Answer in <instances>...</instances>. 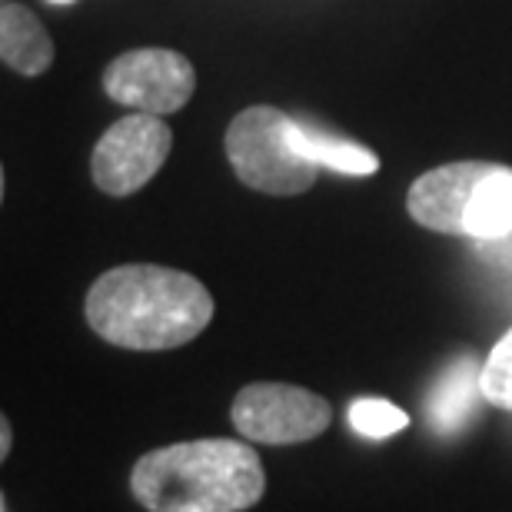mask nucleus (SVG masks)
Returning a JSON list of instances; mask_svg holds the SVG:
<instances>
[{"instance_id": "obj_1", "label": "nucleus", "mask_w": 512, "mask_h": 512, "mask_svg": "<svg viewBox=\"0 0 512 512\" xmlns=\"http://www.w3.org/2000/svg\"><path fill=\"white\" fill-rule=\"evenodd\" d=\"M87 323L100 340L160 353L197 340L213 320V296L197 276L157 263L107 270L87 293Z\"/></svg>"}, {"instance_id": "obj_2", "label": "nucleus", "mask_w": 512, "mask_h": 512, "mask_svg": "<svg viewBox=\"0 0 512 512\" xmlns=\"http://www.w3.org/2000/svg\"><path fill=\"white\" fill-rule=\"evenodd\" d=\"M260 456L237 439H193L150 449L130 473L147 512H243L263 499Z\"/></svg>"}, {"instance_id": "obj_3", "label": "nucleus", "mask_w": 512, "mask_h": 512, "mask_svg": "<svg viewBox=\"0 0 512 512\" xmlns=\"http://www.w3.org/2000/svg\"><path fill=\"white\" fill-rule=\"evenodd\" d=\"M230 167L250 190L270 197H296L316 183L320 163L293 143V117L276 107H247L233 117L223 137Z\"/></svg>"}, {"instance_id": "obj_4", "label": "nucleus", "mask_w": 512, "mask_h": 512, "mask_svg": "<svg viewBox=\"0 0 512 512\" xmlns=\"http://www.w3.org/2000/svg\"><path fill=\"white\" fill-rule=\"evenodd\" d=\"M233 426L240 436L266 446L310 443L330 429L333 406L320 393L290 383H250L233 399Z\"/></svg>"}, {"instance_id": "obj_5", "label": "nucleus", "mask_w": 512, "mask_h": 512, "mask_svg": "<svg viewBox=\"0 0 512 512\" xmlns=\"http://www.w3.org/2000/svg\"><path fill=\"white\" fill-rule=\"evenodd\" d=\"M104 90L117 104L140 114H177L197 90V70L183 54L167 47H140L110 60L104 70Z\"/></svg>"}, {"instance_id": "obj_6", "label": "nucleus", "mask_w": 512, "mask_h": 512, "mask_svg": "<svg viewBox=\"0 0 512 512\" xmlns=\"http://www.w3.org/2000/svg\"><path fill=\"white\" fill-rule=\"evenodd\" d=\"M173 130L157 114L120 117L97 140L90 157V177L110 197H130L157 177L163 160L170 157Z\"/></svg>"}, {"instance_id": "obj_7", "label": "nucleus", "mask_w": 512, "mask_h": 512, "mask_svg": "<svg viewBox=\"0 0 512 512\" xmlns=\"http://www.w3.org/2000/svg\"><path fill=\"white\" fill-rule=\"evenodd\" d=\"M489 170V160H459L423 173L409 187L406 210L419 227L446 233V237H466V217L476 200V190Z\"/></svg>"}, {"instance_id": "obj_8", "label": "nucleus", "mask_w": 512, "mask_h": 512, "mask_svg": "<svg viewBox=\"0 0 512 512\" xmlns=\"http://www.w3.org/2000/svg\"><path fill=\"white\" fill-rule=\"evenodd\" d=\"M0 57L24 77H40L54 64V40L24 4H4L0 10Z\"/></svg>"}, {"instance_id": "obj_9", "label": "nucleus", "mask_w": 512, "mask_h": 512, "mask_svg": "<svg viewBox=\"0 0 512 512\" xmlns=\"http://www.w3.org/2000/svg\"><path fill=\"white\" fill-rule=\"evenodd\" d=\"M483 393V370L473 356H459L449 370L439 376V383L429 396V423L439 433H456L466 423L476 406V396Z\"/></svg>"}, {"instance_id": "obj_10", "label": "nucleus", "mask_w": 512, "mask_h": 512, "mask_svg": "<svg viewBox=\"0 0 512 512\" xmlns=\"http://www.w3.org/2000/svg\"><path fill=\"white\" fill-rule=\"evenodd\" d=\"M466 237L496 243L512 237V167L489 163L466 217Z\"/></svg>"}, {"instance_id": "obj_11", "label": "nucleus", "mask_w": 512, "mask_h": 512, "mask_svg": "<svg viewBox=\"0 0 512 512\" xmlns=\"http://www.w3.org/2000/svg\"><path fill=\"white\" fill-rule=\"evenodd\" d=\"M293 143L300 147V153H306L310 160L320 163V167L346 173V177H370V173L380 170V157H376L370 147L333 137V133H323L313 124L293 120Z\"/></svg>"}, {"instance_id": "obj_12", "label": "nucleus", "mask_w": 512, "mask_h": 512, "mask_svg": "<svg viewBox=\"0 0 512 512\" xmlns=\"http://www.w3.org/2000/svg\"><path fill=\"white\" fill-rule=\"evenodd\" d=\"M350 426L360 436L386 439V436L403 433L409 426V416L399 406L389 403V399H356L350 406Z\"/></svg>"}, {"instance_id": "obj_13", "label": "nucleus", "mask_w": 512, "mask_h": 512, "mask_svg": "<svg viewBox=\"0 0 512 512\" xmlns=\"http://www.w3.org/2000/svg\"><path fill=\"white\" fill-rule=\"evenodd\" d=\"M483 396L493 406L512 413V330L493 346L483 366Z\"/></svg>"}, {"instance_id": "obj_14", "label": "nucleus", "mask_w": 512, "mask_h": 512, "mask_svg": "<svg viewBox=\"0 0 512 512\" xmlns=\"http://www.w3.org/2000/svg\"><path fill=\"white\" fill-rule=\"evenodd\" d=\"M0 456H10V423L0 419Z\"/></svg>"}, {"instance_id": "obj_15", "label": "nucleus", "mask_w": 512, "mask_h": 512, "mask_svg": "<svg viewBox=\"0 0 512 512\" xmlns=\"http://www.w3.org/2000/svg\"><path fill=\"white\" fill-rule=\"evenodd\" d=\"M54 4H74V0H54Z\"/></svg>"}]
</instances>
